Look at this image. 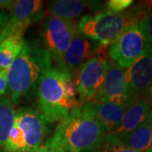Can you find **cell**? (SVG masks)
Wrapping results in <instances>:
<instances>
[{
	"mask_svg": "<svg viewBox=\"0 0 152 152\" xmlns=\"http://www.w3.org/2000/svg\"><path fill=\"white\" fill-rule=\"evenodd\" d=\"M106 134L86 102L60 120L45 143L62 152H96Z\"/></svg>",
	"mask_w": 152,
	"mask_h": 152,
	"instance_id": "1",
	"label": "cell"
},
{
	"mask_svg": "<svg viewBox=\"0 0 152 152\" xmlns=\"http://www.w3.org/2000/svg\"><path fill=\"white\" fill-rule=\"evenodd\" d=\"M53 60L37 41L26 42L21 52L7 70L8 97L14 105L31 97L37 91L45 71L53 67Z\"/></svg>",
	"mask_w": 152,
	"mask_h": 152,
	"instance_id": "2",
	"label": "cell"
},
{
	"mask_svg": "<svg viewBox=\"0 0 152 152\" xmlns=\"http://www.w3.org/2000/svg\"><path fill=\"white\" fill-rule=\"evenodd\" d=\"M36 91L37 110L48 124L59 122L83 105L77 98L73 76L57 67L45 71Z\"/></svg>",
	"mask_w": 152,
	"mask_h": 152,
	"instance_id": "3",
	"label": "cell"
},
{
	"mask_svg": "<svg viewBox=\"0 0 152 152\" xmlns=\"http://www.w3.org/2000/svg\"><path fill=\"white\" fill-rule=\"evenodd\" d=\"M152 11V1H140L122 13L101 10L81 17L77 30L82 35L107 47L128 28L139 24Z\"/></svg>",
	"mask_w": 152,
	"mask_h": 152,
	"instance_id": "4",
	"label": "cell"
},
{
	"mask_svg": "<svg viewBox=\"0 0 152 152\" xmlns=\"http://www.w3.org/2000/svg\"><path fill=\"white\" fill-rule=\"evenodd\" d=\"M106 50L84 63L72 75L78 100L81 104L92 101L103 83L108 61Z\"/></svg>",
	"mask_w": 152,
	"mask_h": 152,
	"instance_id": "5",
	"label": "cell"
},
{
	"mask_svg": "<svg viewBox=\"0 0 152 152\" xmlns=\"http://www.w3.org/2000/svg\"><path fill=\"white\" fill-rule=\"evenodd\" d=\"M43 47L49 53L56 67L60 68L63 56L77 31L76 21L48 15L42 25Z\"/></svg>",
	"mask_w": 152,
	"mask_h": 152,
	"instance_id": "6",
	"label": "cell"
},
{
	"mask_svg": "<svg viewBox=\"0 0 152 152\" xmlns=\"http://www.w3.org/2000/svg\"><path fill=\"white\" fill-rule=\"evenodd\" d=\"M149 47L137 24L128 28L109 45L107 57L120 68L127 69L146 52Z\"/></svg>",
	"mask_w": 152,
	"mask_h": 152,
	"instance_id": "7",
	"label": "cell"
},
{
	"mask_svg": "<svg viewBox=\"0 0 152 152\" xmlns=\"http://www.w3.org/2000/svg\"><path fill=\"white\" fill-rule=\"evenodd\" d=\"M14 124L21 131L27 151L37 150L43 146L50 133L48 123L31 107H20L15 111Z\"/></svg>",
	"mask_w": 152,
	"mask_h": 152,
	"instance_id": "8",
	"label": "cell"
},
{
	"mask_svg": "<svg viewBox=\"0 0 152 152\" xmlns=\"http://www.w3.org/2000/svg\"><path fill=\"white\" fill-rule=\"evenodd\" d=\"M125 77L128 86L129 101L130 105L144 97L152 82V47L125 69Z\"/></svg>",
	"mask_w": 152,
	"mask_h": 152,
	"instance_id": "9",
	"label": "cell"
},
{
	"mask_svg": "<svg viewBox=\"0 0 152 152\" xmlns=\"http://www.w3.org/2000/svg\"><path fill=\"white\" fill-rule=\"evenodd\" d=\"M93 102H127L129 104L125 69L120 68L113 60L108 58L107 73L104 81L98 91Z\"/></svg>",
	"mask_w": 152,
	"mask_h": 152,
	"instance_id": "10",
	"label": "cell"
},
{
	"mask_svg": "<svg viewBox=\"0 0 152 152\" xmlns=\"http://www.w3.org/2000/svg\"><path fill=\"white\" fill-rule=\"evenodd\" d=\"M107 48L82 35L77 30L69 48L63 56L59 69L68 71L72 75L80 66Z\"/></svg>",
	"mask_w": 152,
	"mask_h": 152,
	"instance_id": "11",
	"label": "cell"
},
{
	"mask_svg": "<svg viewBox=\"0 0 152 152\" xmlns=\"http://www.w3.org/2000/svg\"><path fill=\"white\" fill-rule=\"evenodd\" d=\"M44 3L41 0H18L10 11L7 31L10 34L15 31L26 32L28 27L43 17Z\"/></svg>",
	"mask_w": 152,
	"mask_h": 152,
	"instance_id": "12",
	"label": "cell"
},
{
	"mask_svg": "<svg viewBox=\"0 0 152 152\" xmlns=\"http://www.w3.org/2000/svg\"><path fill=\"white\" fill-rule=\"evenodd\" d=\"M100 2L83 0H56L50 2L48 9L49 15L67 20L75 21L85 11L91 10L96 14L100 10Z\"/></svg>",
	"mask_w": 152,
	"mask_h": 152,
	"instance_id": "13",
	"label": "cell"
},
{
	"mask_svg": "<svg viewBox=\"0 0 152 152\" xmlns=\"http://www.w3.org/2000/svg\"><path fill=\"white\" fill-rule=\"evenodd\" d=\"M88 102L92 109L93 113L107 134L114 132L118 128L126 110L129 107V104L127 102Z\"/></svg>",
	"mask_w": 152,
	"mask_h": 152,
	"instance_id": "14",
	"label": "cell"
},
{
	"mask_svg": "<svg viewBox=\"0 0 152 152\" xmlns=\"http://www.w3.org/2000/svg\"><path fill=\"white\" fill-rule=\"evenodd\" d=\"M152 116V107L144 98H140L127 108L121 124L116 130V134H124L134 130L138 126Z\"/></svg>",
	"mask_w": 152,
	"mask_h": 152,
	"instance_id": "15",
	"label": "cell"
},
{
	"mask_svg": "<svg viewBox=\"0 0 152 152\" xmlns=\"http://www.w3.org/2000/svg\"><path fill=\"white\" fill-rule=\"evenodd\" d=\"M116 135L126 146L137 151L145 152L152 146V116L134 130Z\"/></svg>",
	"mask_w": 152,
	"mask_h": 152,
	"instance_id": "16",
	"label": "cell"
},
{
	"mask_svg": "<svg viewBox=\"0 0 152 152\" xmlns=\"http://www.w3.org/2000/svg\"><path fill=\"white\" fill-rule=\"evenodd\" d=\"M24 31H12L0 42V70H8L25 45Z\"/></svg>",
	"mask_w": 152,
	"mask_h": 152,
	"instance_id": "17",
	"label": "cell"
},
{
	"mask_svg": "<svg viewBox=\"0 0 152 152\" xmlns=\"http://www.w3.org/2000/svg\"><path fill=\"white\" fill-rule=\"evenodd\" d=\"M15 111L10 98L0 96V152H5L9 134L15 121Z\"/></svg>",
	"mask_w": 152,
	"mask_h": 152,
	"instance_id": "18",
	"label": "cell"
},
{
	"mask_svg": "<svg viewBox=\"0 0 152 152\" xmlns=\"http://www.w3.org/2000/svg\"><path fill=\"white\" fill-rule=\"evenodd\" d=\"M96 152H140L126 146L120 141L118 137L114 133L107 134L101 146Z\"/></svg>",
	"mask_w": 152,
	"mask_h": 152,
	"instance_id": "19",
	"label": "cell"
},
{
	"mask_svg": "<svg viewBox=\"0 0 152 152\" xmlns=\"http://www.w3.org/2000/svg\"><path fill=\"white\" fill-rule=\"evenodd\" d=\"M133 0H109L106 2V10L115 14L124 12L134 4Z\"/></svg>",
	"mask_w": 152,
	"mask_h": 152,
	"instance_id": "20",
	"label": "cell"
},
{
	"mask_svg": "<svg viewBox=\"0 0 152 152\" xmlns=\"http://www.w3.org/2000/svg\"><path fill=\"white\" fill-rule=\"evenodd\" d=\"M138 27L145 38L147 43L152 47V11L138 24Z\"/></svg>",
	"mask_w": 152,
	"mask_h": 152,
	"instance_id": "21",
	"label": "cell"
},
{
	"mask_svg": "<svg viewBox=\"0 0 152 152\" xmlns=\"http://www.w3.org/2000/svg\"><path fill=\"white\" fill-rule=\"evenodd\" d=\"M10 19V12L5 10H0V42L9 36L7 31V24Z\"/></svg>",
	"mask_w": 152,
	"mask_h": 152,
	"instance_id": "22",
	"label": "cell"
},
{
	"mask_svg": "<svg viewBox=\"0 0 152 152\" xmlns=\"http://www.w3.org/2000/svg\"><path fill=\"white\" fill-rule=\"evenodd\" d=\"M8 90L7 70H0V96H5Z\"/></svg>",
	"mask_w": 152,
	"mask_h": 152,
	"instance_id": "23",
	"label": "cell"
},
{
	"mask_svg": "<svg viewBox=\"0 0 152 152\" xmlns=\"http://www.w3.org/2000/svg\"><path fill=\"white\" fill-rule=\"evenodd\" d=\"M143 98L152 107V82L151 84V86H150V87L148 88V90H147V91L145 92V96H144Z\"/></svg>",
	"mask_w": 152,
	"mask_h": 152,
	"instance_id": "24",
	"label": "cell"
},
{
	"mask_svg": "<svg viewBox=\"0 0 152 152\" xmlns=\"http://www.w3.org/2000/svg\"><path fill=\"white\" fill-rule=\"evenodd\" d=\"M44 148H45V152H62L53 148V147H52L51 145H49L48 144H47V143L44 144Z\"/></svg>",
	"mask_w": 152,
	"mask_h": 152,
	"instance_id": "25",
	"label": "cell"
},
{
	"mask_svg": "<svg viewBox=\"0 0 152 152\" xmlns=\"http://www.w3.org/2000/svg\"><path fill=\"white\" fill-rule=\"evenodd\" d=\"M25 152H45V148L43 146H42L41 148H39V149H37V150H32V151H25Z\"/></svg>",
	"mask_w": 152,
	"mask_h": 152,
	"instance_id": "26",
	"label": "cell"
},
{
	"mask_svg": "<svg viewBox=\"0 0 152 152\" xmlns=\"http://www.w3.org/2000/svg\"><path fill=\"white\" fill-rule=\"evenodd\" d=\"M145 152H152V146L151 147V148H150L149 150H147V151Z\"/></svg>",
	"mask_w": 152,
	"mask_h": 152,
	"instance_id": "27",
	"label": "cell"
}]
</instances>
